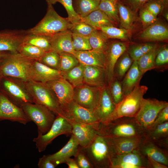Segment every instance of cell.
Masks as SVG:
<instances>
[{
	"label": "cell",
	"mask_w": 168,
	"mask_h": 168,
	"mask_svg": "<svg viewBox=\"0 0 168 168\" xmlns=\"http://www.w3.org/2000/svg\"><path fill=\"white\" fill-rule=\"evenodd\" d=\"M98 134L111 138H143L145 132L134 117H123L106 124L100 123Z\"/></svg>",
	"instance_id": "cell-1"
},
{
	"label": "cell",
	"mask_w": 168,
	"mask_h": 168,
	"mask_svg": "<svg viewBox=\"0 0 168 168\" xmlns=\"http://www.w3.org/2000/svg\"><path fill=\"white\" fill-rule=\"evenodd\" d=\"M83 148L93 168H110L115 154L108 137L98 133L88 146Z\"/></svg>",
	"instance_id": "cell-2"
},
{
	"label": "cell",
	"mask_w": 168,
	"mask_h": 168,
	"mask_svg": "<svg viewBox=\"0 0 168 168\" xmlns=\"http://www.w3.org/2000/svg\"><path fill=\"white\" fill-rule=\"evenodd\" d=\"M23 82L33 103L45 106L56 116L64 117L56 96L46 83L33 80Z\"/></svg>",
	"instance_id": "cell-3"
},
{
	"label": "cell",
	"mask_w": 168,
	"mask_h": 168,
	"mask_svg": "<svg viewBox=\"0 0 168 168\" xmlns=\"http://www.w3.org/2000/svg\"><path fill=\"white\" fill-rule=\"evenodd\" d=\"M34 60L18 52L10 53L0 64V74L23 82L30 80V69Z\"/></svg>",
	"instance_id": "cell-4"
},
{
	"label": "cell",
	"mask_w": 168,
	"mask_h": 168,
	"mask_svg": "<svg viewBox=\"0 0 168 168\" xmlns=\"http://www.w3.org/2000/svg\"><path fill=\"white\" fill-rule=\"evenodd\" d=\"M47 5L44 17L35 26L26 30L27 33L51 35L70 29L72 24L68 18L59 15L52 5L47 4Z\"/></svg>",
	"instance_id": "cell-5"
},
{
	"label": "cell",
	"mask_w": 168,
	"mask_h": 168,
	"mask_svg": "<svg viewBox=\"0 0 168 168\" xmlns=\"http://www.w3.org/2000/svg\"><path fill=\"white\" fill-rule=\"evenodd\" d=\"M148 90L144 85L136 86L123 100L116 105L114 112L102 124L108 123L117 118L123 117H134L140 107L143 96Z\"/></svg>",
	"instance_id": "cell-6"
},
{
	"label": "cell",
	"mask_w": 168,
	"mask_h": 168,
	"mask_svg": "<svg viewBox=\"0 0 168 168\" xmlns=\"http://www.w3.org/2000/svg\"><path fill=\"white\" fill-rule=\"evenodd\" d=\"M21 107L30 121L37 125L39 134H44L49 130L56 116L48 108L41 105L28 103Z\"/></svg>",
	"instance_id": "cell-7"
},
{
	"label": "cell",
	"mask_w": 168,
	"mask_h": 168,
	"mask_svg": "<svg viewBox=\"0 0 168 168\" xmlns=\"http://www.w3.org/2000/svg\"><path fill=\"white\" fill-rule=\"evenodd\" d=\"M167 106L166 101L143 98L134 117L135 120L145 132L150 128L159 113Z\"/></svg>",
	"instance_id": "cell-8"
},
{
	"label": "cell",
	"mask_w": 168,
	"mask_h": 168,
	"mask_svg": "<svg viewBox=\"0 0 168 168\" xmlns=\"http://www.w3.org/2000/svg\"><path fill=\"white\" fill-rule=\"evenodd\" d=\"M72 127L69 121L64 117L57 115L51 128L44 134H39L33 141L40 152L44 151L48 145L58 136L72 134Z\"/></svg>",
	"instance_id": "cell-9"
},
{
	"label": "cell",
	"mask_w": 168,
	"mask_h": 168,
	"mask_svg": "<svg viewBox=\"0 0 168 168\" xmlns=\"http://www.w3.org/2000/svg\"><path fill=\"white\" fill-rule=\"evenodd\" d=\"M0 91L18 106L21 107L28 103H33L24 86H22L9 77H2Z\"/></svg>",
	"instance_id": "cell-10"
},
{
	"label": "cell",
	"mask_w": 168,
	"mask_h": 168,
	"mask_svg": "<svg viewBox=\"0 0 168 168\" xmlns=\"http://www.w3.org/2000/svg\"><path fill=\"white\" fill-rule=\"evenodd\" d=\"M62 110L64 117L69 121L89 124L100 123L93 110L81 106L74 101Z\"/></svg>",
	"instance_id": "cell-11"
},
{
	"label": "cell",
	"mask_w": 168,
	"mask_h": 168,
	"mask_svg": "<svg viewBox=\"0 0 168 168\" xmlns=\"http://www.w3.org/2000/svg\"><path fill=\"white\" fill-rule=\"evenodd\" d=\"M102 87L83 83L74 88V101L81 106L93 111L97 104Z\"/></svg>",
	"instance_id": "cell-12"
},
{
	"label": "cell",
	"mask_w": 168,
	"mask_h": 168,
	"mask_svg": "<svg viewBox=\"0 0 168 168\" xmlns=\"http://www.w3.org/2000/svg\"><path fill=\"white\" fill-rule=\"evenodd\" d=\"M8 120L24 125L30 122L21 107L0 91V121Z\"/></svg>",
	"instance_id": "cell-13"
},
{
	"label": "cell",
	"mask_w": 168,
	"mask_h": 168,
	"mask_svg": "<svg viewBox=\"0 0 168 168\" xmlns=\"http://www.w3.org/2000/svg\"><path fill=\"white\" fill-rule=\"evenodd\" d=\"M68 121L72 127L71 134L82 147L88 146L98 133L100 124H89Z\"/></svg>",
	"instance_id": "cell-14"
},
{
	"label": "cell",
	"mask_w": 168,
	"mask_h": 168,
	"mask_svg": "<svg viewBox=\"0 0 168 168\" xmlns=\"http://www.w3.org/2000/svg\"><path fill=\"white\" fill-rule=\"evenodd\" d=\"M26 30H5L0 31V51L18 52L23 44Z\"/></svg>",
	"instance_id": "cell-15"
},
{
	"label": "cell",
	"mask_w": 168,
	"mask_h": 168,
	"mask_svg": "<svg viewBox=\"0 0 168 168\" xmlns=\"http://www.w3.org/2000/svg\"><path fill=\"white\" fill-rule=\"evenodd\" d=\"M127 45L123 42H114L109 44L105 52L106 79L108 83L114 79V69L119 57L127 49Z\"/></svg>",
	"instance_id": "cell-16"
},
{
	"label": "cell",
	"mask_w": 168,
	"mask_h": 168,
	"mask_svg": "<svg viewBox=\"0 0 168 168\" xmlns=\"http://www.w3.org/2000/svg\"><path fill=\"white\" fill-rule=\"evenodd\" d=\"M46 83L55 95L62 109L74 101V87L64 78Z\"/></svg>",
	"instance_id": "cell-17"
},
{
	"label": "cell",
	"mask_w": 168,
	"mask_h": 168,
	"mask_svg": "<svg viewBox=\"0 0 168 168\" xmlns=\"http://www.w3.org/2000/svg\"><path fill=\"white\" fill-rule=\"evenodd\" d=\"M116 105L112 98L108 85L102 88L94 113L100 123L103 122L114 111Z\"/></svg>",
	"instance_id": "cell-18"
},
{
	"label": "cell",
	"mask_w": 168,
	"mask_h": 168,
	"mask_svg": "<svg viewBox=\"0 0 168 168\" xmlns=\"http://www.w3.org/2000/svg\"><path fill=\"white\" fill-rule=\"evenodd\" d=\"M30 80L46 83L63 78V72L35 60L31 66Z\"/></svg>",
	"instance_id": "cell-19"
},
{
	"label": "cell",
	"mask_w": 168,
	"mask_h": 168,
	"mask_svg": "<svg viewBox=\"0 0 168 168\" xmlns=\"http://www.w3.org/2000/svg\"><path fill=\"white\" fill-rule=\"evenodd\" d=\"M138 149L146 158H151L168 166L167 149L161 147L145 137L142 139Z\"/></svg>",
	"instance_id": "cell-20"
},
{
	"label": "cell",
	"mask_w": 168,
	"mask_h": 168,
	"mask_svg": "<svg viewBox=\"0 0 168 168\" xmlns=\"http://www.w3.org/2000/svg\"><path fill=\"white\" fill-rule=\"evenodd\" d=\"M48 36L52 50L58 54L68 53L74 54L75 51L72 42V33L70 30Z\"/></svg>",
	"instance_id": "cell-21"
},
{
	"label": "cell",
	"mask_w": 168,
	"mask_h": 168,
	"mask_svg": "<svg viewBox=\"0 0 168 168\" xmlns=\"http://www.w3.org/2000/svg\"><path fill=\"white\" fill-rule=\"evenodd\" d=\"M80 63L84 66H92L105 69V53L93 49L75 51L74 54Z\"/></svg>",
	"instance_id": "cell-22"
},
{
	"label": "cell",
	"mask_w": 168,
	"mask_h": 168,
	"mask_svg": "<svg viewBox=\"0 0 168 168\" xmlns=\"http://www.w3.org/2000/svg\"><path fill=\"white\" fill-rule=\"evenodd\" d=\"M79 146L77 140L71 134L69 140L63 148L56 152L47 156L49 160L57 167L59 165L65 163L71 157L74 156Z\"/></svg>",
	"instance_id": "cell-23"
},
{
	"label": "cell",
	"mask_w": 168,
	"mask_h": 168,
	"mask_svg": "<svg viewBox=\"0 0 168 168\" xmlns=\"http://www.w3.org/2000/svg\"><path fill=\"white\" fill-rule=\"evenodd\" d=\"M109 137L114 151L116 155L126 153L138 149L142 139L145 137Z\"/></svg>",
	"instance_id": "cell-24"
},
{
	"label": "cell",
	"mask_w": 168,
	"mask_h": 168,
	"mask_svg": "<svg viewBox=\"0 0 168 168\" xmlns=\"http://www.w3.org/2000/svg\"><path fill=\"white\" fill-rule=\"evenodd\" d=\"M106 81L105 69L92 66H84L83 83L96 87H103Z\"/></svg>",
	"instance_id": "cell-25"
},
{
	"label": "cell",
	"mask_w": 168,
	"mask_h": 168,
	"mask_svg": "<svg viewBox=\"0 0 168 168\" xmlns=\"http://www.w3.org/2000/svg\"><path fill=\"white\" fill-rule=\"evenodd\" d=\"M121 82L123 92L125 96L130 93L137 86L143 75L140 71L137 61H134L130 68Z\"/></svg>",
	"instance_id": "cell-26"
},
{
	"label": "cell",
	"mask_w": 168,
	"mask_h": 168,
	"mask_svg": "<svg viewBox=\"0 0 168 168\" xmlns=\"http://www.w3.org/2000/svg\"><path fill=\"white\" fill-rule=\"evenodd\" d=\"M145 137L161 147L168 149V121L146 131Z\"/></svg>",
	"instance_id": "cell-27"
},
{
	"label": "cell",
	"mask_w": 168,
	"mask_h": 168,
	"mask_svg": "<svg viewBox=\"0 0 168 168\" xmlns=\"http://www.w3.org/2000/svg\"><path fill=\"white\" fill-rule=\"evenodd\" d=\"M142 39L151 41H163L168 39V29L162 23L156 21L147 26L140 34Z\"/></svg>",
	"instance_id": "cell-28"
},
{
	"label": "cell",
	"mask_w": 168,
	"mask_h": 168,
	"mask_svg": "<svg viewBox=\"0 0 168 168\" xmlns=\"http://www.w3.org/2000/svg\"><path fill=\"white\" fill-rule=\"evenodd\" d=\"M118 162L132 164L138 166V168H148L147 158L143 156L138 149L126 153L115 155L112 160L111 164L112 163Z\"/></svg>",
	"instance_id": "cell-29"
},
{
	"label": "cell",
	"mask_w": 168,
	"mask_h": 168,
	"mask_svg": "<svg viewBox=\"0 0 168 168\" xmlns=\"http://www.w3.org/2000/svg\"><path fill=\"white\" fill-rule=\"evenodd\" d=\"M81 21L99 30L103 27L114 26L115 23L99 9L91 12L86 16L81 18Z\"/></svg>",
	"instance_id": "cell-30"
},
{
	"label": "cell",
	"mask_w": 168,
	"mask_h": 168,
	"mask_svg": "<svg viewBox=\"0 0 168 168\" xmlns=\"http://www.w3.org/2000/svg\"><path fill=\"white\" fill-rule=\"evenodd\" d=\"M101 0H73L75 12L82 18L99 9Z\"/></svg>",
	"instance_id": "cell-31"
},
{
	"label": "cell",
	"mask_w": 168,
	"mask_h": 168,
	"mask_svg": "<svg viewBox=\"0 0 168 168\" xmlns=\"http://www.w3.org/2000/svg\"><path fill=\"white\" fill-rule=\"evenodd\" d=\"M117 7L121 27L122 28L129 30L132 29L135 19L134 12L119 0L117 2Z\"/></svg>",
	"instance_id": "cell-32"
},
{
	"label": "cell",
	"mask_w": 168,
	"mask_h": 168,
	"mask_svg": "<svg viewBox=\"0 0 168 168\" xmlns=\"http://www.w3.org/2000/svg\"><path fill=\"white\" fill-rule=\"evenodd\" d=\"M23 44L34 45L46 52L52 50L51 46L47 35L27 33Z\"/></svg>",
	"instance_id": "cell-33"
},
{
	"label": "cell",
	"mask_w": 168,
	"mask_h": 168,
	"mask_svg": "<svg viewBox=\"0 0 168 168\" xmlns=\"http://www.w3.org/2000/svg\"><path fill=\"white\" fill-rule=\"evenodd\" d=\"M133 60L128 52H125L117 60L114 69V77L121 79L130 68Z\"/></svg>",
	"instance_id": "cell-34"
},
{
	"label": "cell",
	"mask_w": 168,
	"mask_h": 168,
	"mask_svg": "<svg viewBox=\"0 0 168 168\" xmlns=\"http://www.w3.org/2000/svg\"><path fill=\"white\" fill-rule=\"evenodd\" d=\"M88 38L92 49L105 53L109 44L108 38L101 30H96Z\"/></svg>",
	"instance_id": "cell-35"
},
{
	"label": "cell",
	"mask_w": 168,
	"mask_h": 168,
	"mask_svg": "<svg viewBox=\"0 0 168 168\" xmlns=\"http://www.w3.org/2000/svg\"><path fill=\"white\" fill-rule=\"evenodd\" d=\"M159 49L157 46L143 55L137 61L139 69L142 74L148 71L156 68L155 59Z\"/></svg>",
	"instance_id": "cell-36"
},
{
	"label": "cell",
	"mask_w": 168,
	"mask_h": 168,
	"mask_svg": "<svg viewBox=\"0 0 168 168\" xmlns=\"http://www.w3.org/2000/svg\"><path fill=\"white\" fill-rule=\"evenodd\" d=\"M84 66L79 63L70 70L63 72V78L74 88L83 83Z\"/></svg>",
	"instance_id": "cell-37"
},
{
	"label": "cell",
	"mask_w": 168,
	"mask_h": 168,
	"mask_svg": "<svg viewBox=\"0 0 168 168\" xmlns=\"http://www.w3.org/2000/svg\"><path fill=\"white\" fill-rule=\"evenodd\" d=\"M119 0H101L99 9L103 12L114 23H119L117 7Z\"/></svg>",
	"instance_id": "cell-38"
},
{
	"label": "cell",
	"mask_w": 168,
	"mask_h": 168,
	"mask_svg": "<svg viewBox=\"0 0 168 168\" xmlns=\"http://www.w3.org/2000/svg\"><path fill=\"white\" fill-rule=\"evenodd\" d=\"M156 44L147 43L131 46L128 50V53L134 61H137L143 55L157 47Z\"/></svg>",
	"instance_id": "cell-39"
},
{
	"label": "cell",
	"mask_w": 168,
	"mask_h": 168,
	"mask_svg": "<svg viewBox=\"0 0 168 168\" xmlns=\"http://www.w3.org/2000/svg\"><path fill=\"white\" fill-rule=\"evenodd\" d=\"M60 61L58 70L64 72L78 65V61L73 54L68 53H62L59 54Z\"/></svg>",
	"instance_id": "cell-40"
},
{
	"label": "cell",
	"mask_w": 168,
	"mask_h": 168,
	"mask_svg": "<svg viewBox=\"0 0 168 168\" xmlns=\"http://www.w3.org/2000/svg\"><path fill=\"white\" fill-rule=\"evenodd\" d=\"M72 1L73 0H46L47 4L53 5L58 2L62 5L67 12L68 19L72 24H74L81 21V18L75 12Z\"/></svg>",
	"instance_id": "cell-41"
},
{
	"label": "cell",
	"mask_w": 168,
	"mask_h": 168,
	"mask_svg": "<svg viewBox=\"0 0 168 168\" xmlns=\"http://www.w3.org/2000/svg\"><path fill=\"white\" fill-rule=\"evenodd\" d=\"M109 38H114L127 40L129 36V30L124 28H119L114 26H105L100 30Z\"/></svg>",
	"instance_id": "cell-42"
},
{
	"label": "cell",
	"mask_w": 168,
	"mask_h": 168,
	"mask_svg": "<svg viewBox=\"0 0 168 168\" xmlns=\"http://www.w3.org/2000/svg\"><path fill=\"white\" fill-rule=\"evenodd\" d=\"M46 52L43 49L34 45L22 44L20 46L18 53L22 55L38 60Z\"/></svg>",
	"instance_id": "cell-43"
},
{
	"label": "cell",
	"mask_w": 168,
	"mask_h": 168,
	"mask_svg": "<svg viewBox=\"0 0 168 168\" xmlns=\"http://www.w3.org/2000/svg\"><path fill=\"white\" fill-rule=\"evenodd\" d=\"M108 86L113 100L115 104L117 105L123 100L124 97L121 82L119 80L114 77L113 80L109 83Z\"/></svg>",
	"instance_id": "cell-44"
},
{
	"label": "cell",
	"mask_w": 168,
	"mask_h": 168,
	"mask_svg": "<svg viewBox=\"0 0 168 168\" xmlns=\"http://www.w3.org/2000/svg\"><path fill=\"white\" fill-rule=\"evenodd\" d=\"M39 61L51 68L58 70L60 56L53 50L46 52L38 60Z\"/></svg>",
	"instance_id": "cell-45"
},
{
	"label": "cell",
	"mask_w": 168,
	"mask_h": 168,
	"mask_svg": "<svg viewBox=\"0 0 168 168\" xmlns=\"http://www.w3.org/2000/svg\"><path fill=\"white\" fill-rule=\"evenodd\" d=\"M72 42L73 48L76 51L92 49L88 37L72 33Z\"/></svg>",
	"instance_id": "cell-46"
},
{
	"label": "cell",
	"mask_w": 168,
	"mask_h": 168,
	"mask_svg": "<svg viewBox=\"0 0 168 168\" xmlns=\"http://www.w3.org/2000/svg\"><path fill=\"white\" fill-rule=\"evenodd\" d=\"M96 30L88 24L81 21L72 24L70 29L72 33L89 37Z\"/></svg>",
	"instance_id": "cell-47"
},
{
	"label": "cell",
	"mask_w": 168,
	"mask_h": 168,
	"mask_svg": "<svg viewBox=\"0 0 168 168\" xmlns=\"http://www.w3.org/2000/svg\"><path fill=\"white\" fill-rule=\"evenodd\" d=\"M74 157L79 168H93L82 147L79 146Z\"/></svg>",
	"instance_id": "cell-48"
},
{
	"label": "cell",
	"mask_w": 168,
	"mask_h": 168,
	"mask_svg": "<svg viewBox=\"0 0 168 168\" xmlns=\"http://www.w3.org/2000/svg\"><path fill=\"white\" fill-rule=\"evenodd\" d=\"M143 6L157 17L167 6L161 0H150Z\"/></svg>",
	"instance_id": "cell-49"
},
{
	"label": "cell",
	"mask_w": 168,
	"mask_h": 168,
	"mask_svg": "<svg viewBox=\"0 0 168 168\" xmlns=\"http://www.w3.org/2000/svg\"><path fill=\"white\" fill-rule=\"evenodd\" d=\"M168 63V49L166 46L159 48L156 56L155 64L156 68L167 64Z\"/></svg>",
	"instance_id": "cell-50"
},
{
	"label": "cell",
	"mask_w": 168,
	"mask_h": 168,
	"mask_svg": "<svg viewBox=\"0 0 168 168\" xmlns=\"http://www.w3.org/2000/svg\"><path fill=\"white\" fill-rule=\"evenodd\" d=\"M140 17L144 26H148L157 21V17L144 7L140 8Z\"/></svg>",
	"instance_id": "cell-51"
},
{
	"label": "cell",
	"mask_w": 168,
	"mask_h": 168,
	"mask_svg": "<svg viewBox=\"0 0 168 168\" xmlns=\"http://www.w3.org/2000/svg\"><path fill=\"white\" fill-rule=\"evenodd\" d=\"M167 121H168V106L163 109L159 113L149 129Z\"/></svg>",
	"instance_id": "cell-52"
},
{
	"label": "cell",
	"mask_w": 168,
	"mask_h": 168,
	"mask_svg": "<svg viewBox=\"0 0 168 168\" xmlns=\"http://www.w3.org/2000/svg\"><path fill=\"white\" fill-rule=\"evenodd\" d=\"M150 0H123L124 5L129 7L134 12L142 7L147 2Z\"/></svg>",
	"instance_id": "cell-53"
},
{
	"label": "cell",
	"mask_w": 168,
	"mask_h": 168,
	"mask_svg": "<svg viewBox=\"0 0 168 168\" xmlns=\"http://www.w3.org/2000/svg\"><path fill=\"white\" fill-rule=\"evenodd\" d=\"M37 165L39 168H55L56 166L48 158L47 155L39 158Z\"/></svg>",
	"instance_id": "cell-54"
},
{
	"label": "cell",
	"mask_w": 168,
	"mask_h": 168,
	"mask_svg": "<svg viewBox=\"0 0 168 168\" xmlns=\"http://www.w3.org/2000/svg\"><path fill=\"white\" fill-rule=\"evenodd\" d=\"M148 164V168H168V166L155 161L152 159L147 157Z\"/></svg>",
	"instance_id": "cell-55"
},
{
	"label": "cell",
	"mask_w": 168,
	"mask_h": 168,
	"mask_svg": "<svg viewBox=\"0 0 168 168\" xmlns=\"http://www.w3.org/2000/svg\"><path fill=\"white\" fill-rule=\"evenodd\" d=\"M65 163L68 166V168H79L74 158H70L66 161Z\"/></svg>",
	"instance_id": "cell-56"
},
{
	"label": "cell",
	"mask_w": 168,
	"mask_h": 168,
	"mask_svg": "<svg viewBox=\"0 0 168 168\" xmlns=\"http://www.w3.org/2000/svg\"><path fill=\"white\" fill-rule=\"evenodd\" d=\"M10 53L8 52L0 51V64Z\"/></svg>",
	"instance_id": "cell-57"
},
{
	"label": "cell",
	"mask_w": 168,
	"mask_h": 168,
	"mask_svg": "<svg viewBox=\"0 0 168 168\" xmlns=\"http://www.w3.org/2000/svg\"><path fill=\"white\" fill-rule=\"evenodd\" d=\"M164 17L166 19V20L168 21V14L167 12H166L165 13H164Z\"/></svg>",
	"instance_id": "cell-58"
},
{
	"label": "cell",
	"mask_w": 168,
	"mask_h": 168,
	"mask_svg": "<svg viewBox=\"0 0 168 168\" xmlns=\"http://www.w3.org/2000/svg\"><path fill=\"white\" fill-rule=\"evenodd\" d=\"M167 6L168 4V0H161Z\"/></svg>",
	"instance_id": "cell-59"
},
{
	"label": "cell",
	"mask_w": 168,
	"mask_h": 168,
	"mask_svg": "<svg viewBox=\"0 0 168 168\" xmlns=\"http://www.w3.org/2000/svg\"><path fill=\"white\" fill-rule=\"evenodd\" d=\"M2 77L0 74V83H1V81Z\"/></svg>",
	"instance_id": "cell-60"
}]
</instances>
